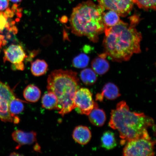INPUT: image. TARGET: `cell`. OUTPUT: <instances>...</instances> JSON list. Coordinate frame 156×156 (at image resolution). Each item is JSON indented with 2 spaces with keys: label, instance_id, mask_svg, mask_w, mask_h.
<instances>
[{
  "label": "cell",
  "instance_id": "obj_1",
  "mask_svg": "<svg viewBox=\"0 0 156 156\" xmlns=\"http://www.w3.org/2000/svg\"><path fill=\"white\" fill-rule=\"evenodd\" d=\"M130 20V24L120 20L115 26L105 29V54L112 61H128L133 54L141 52L142 36L136 28L139 17L134 16Z\"/></svg>",
  "mask_w": 156,
  "mask_h": 156
},
{
  "label": "cell",
  "instance_id": "obj_2",
  "mask_svg": "<svg viewBox=\"0 0 156 156\" xmlns=\"http://www.w3.org/2000/svg\"><path fill=\"white\" fill-rule=\"evenodd\" d=\"M111 115L109 125L119 133L121 145L141 138L151 139L147 129L155 125L153 119L144 113L131 112L125 101L119 102Z\"/></svg>",
  "mask_w": 156,
  "mask_h": 156
},
{
  "label": "cell",
  "instance_id": "obj_3",
  "mask_svg": "<svg viewBox=\"0 0 156 156\" xmlns=\"http://www.w3.org/2000/svg\"><path fill=\"white\" fill-rule=\"evenodd\" d=\"M105 10L99 5L88 1L80 3L73 9L70 19L72 33L78 36H86L94 43L106 28L103 17Z\"/></svg>",
  "mask_w": 156,
  "mask_h": 156
},
{
  "label": "cell",
  "instance_id": "obj_4",
  "mask_svg": "<svg viewBox=\"0 0 156 156\" xmlns=\"http://www.w3.org/2000/svg\"><path fill=\"white\" fill-rule=\"evenodd\" d=\"M47 81L48 91L57 97L58 113L64 116L75 109L74 97L80 88L77 73L71 70H54L49 75Z\"/></svg>",
  "mask_w": 156,
  "mask_h": 156
},
{
  "label": "cell",
  "instance_id": "obj_5",
  "mask_svg": "<svg viewBox=\"0 0 156 156\" xmlns=\"http://www.w3.org/2000/svg\"><path fill=\"white\" fill-rule=\"evenodd\" d=\"M123 150V155L151 156L155 155V141L141 138L128 142Z\"/></svg>",
  "mask_w": 156,
  "mask_h": 156
},
{
  "label": "cell",
  "instance_id": "obj_6",
  "mask_svg": "<svg viewBox=\"0 0 156 156\" xmlns=\"http://www.w3.org/2000/svg\"><path fill=\"white\" fill-rule=\"evenodd\" d=\"M75 109L82 115H88L94 108L98 107V105L94 102L92 94L87 88H79L76 92L74 98Z\"/></svg>",
  "mask_w": 156,
  "mask_h": 156
},
{
  "label": "cell",
  "instance_id": "obj_7",
  "mask_svg": "<svg viewBox=\"0 0 156 156\" xmlns=\"http://www.w3.org/2000/svg\"><path fill=\"white\" fill-rule=\"evenodd\" d=\"M16 97L9 86L0 81V119L5 122H13V119L10 113L9 105Z\"/></svg>",
  "mask_w": 156,
  "mask_h": 156
},
{
  "label": "cell",
  "instance_id": "obj_8",
  "mask_svg": "<svg viewBox=\"0 0 156 156\" xmlns=\"http://www.w3.org/2000/svg\"><path fill=\"white\" fill-rule=\"evenodd\" d=\"M99 5L104 10L115 12L120 16L125 17L131 11L133 0H98Z\"/></svg>",
  "mask_w": 156,
  "mask_h": 156
},
{
  "label": "cell",
  "instance_id": "obj_9",
  "mask_svg": "<svg viewBox=\"0 0 156 156\" xmlns=\"http://www.w3.org/2000/svg\"><path fill=\"white\" fill-rule=\"evenodd\" d=\"M4 53L5 60L14 64L15 69H24L23 62L27 55L22 46L18 44H11L4 50Z\"/></svg>",
  "mask_w": 156,
  "mask_h": 156
},
{
  "label": "cell",
  "instance_id": "obj_10",
  "mask_svg": "<svg viewBox=\"0 0 156 156\" xmlns=\"http://www.w3.org/2000/svg\"><path fill=\"white\" fill-rule=\"evenodd\" d=\"M12 136L13 140L18 144L16 148L17 149L23 145H32L37 141V133L33 131L27 132L16 130L13 132Z\"/></svg>",
  "mask_w": 156,
  "mask_h": 156
},
{
  "label": "cell",
  "instance_id": "obj_11",
  "mask_svg": "<svg viewBox=\"0 0 156 156\" xmlns=\"http://www.w3.org/2000/svg\"><path fill=\"white\" fill-rule=\"evenodd\" d=\"M121 96L119 88L114 83H107L104 85L102 93L96 95V100L102 102L104 97L108 100H113Z\"/></svg>",
  "mask_w": 156,
  "mask_h": 156
},
{
  "label": "cell",
  "instance_id": "obj_12",
  "mask_svg": "<svg viewBox=\"0 0 156 156\" xmlns=\"http://www.w3.org/2000/svg\"><path fill=\"white\" fill-rule=\"evenodd\" d=\"M73 136L74 140L77 143L81 145H85L90 141L91 132L87 126H78L74 129Z\"/></svg>",
  "mask_w": 156,
  "mask_h": 156
},
{
  "label": "cell",
  "instance_id": "obj_13",
  "mask_svg": "<svg viewBox=\"0 0 156 156\" xmlns=\"http://www.w3.org/2000/svg\"><path fill=\"white\" fill-rule=\"evenodd\" d=\"M106 56L105 53L103 54L94 58L91 62V67L93 71L99 75H104L110 69V64L105 59Z\"/></svg>",
  "mask_w": 156,
  "mask_h": 156
},
{
  "label": "cell",
  "instance_id": "obj_14",
  "mask_svg": "<svg viewBox=\"0 0 156 156\" xmlns=\"http://www.w3.org/2000/svg\"><path fill=\"white\" fill-rule=\"evenodd\" d=\"M88 116L90 122L95 126H102L106 122V114L104 111L99 108L98 107L93 109Z\"/></svg>",
  "mask_w": 156,
  "mask_h": 156
},
{
  "label": "cell",
  "instance_id": "obj_15",
  "mask_svg": "<svg viewBox=\"0 0 156 156\" xmlns=\"http://www.w3.org/2000/svg\"><path fill=\"white\" fill-rule=\"evenodd\" d=\"M41 94L40 89L34 85L27 86L23 91V96L25 100L32 103L37 102L40 98Z\"/></svg>",
  "mask_w": 156,
  "mask_h": 156
},
{
  "label": "cell",
  "instance_id": "obj_16",
  "mask_svg": "<svg viewBox=\"0 0 156 156\" xmlns=\"http://www.w3.org/2000/svg\"><path fill=\"white\" fill-rule=\"evenodd\" d=\"M42 106L48 110H57L58 99L54 94L48 91L43 96L42 99Z\"/></svg>",
  "mask_w": 156,
  "mask_h": 156
},
{
  "label": "cell",
  "instance_id": "obj_17",
  "mask_svg": "<svg viewBox=\"0 0 156 156\" xmlns=\"http://www.w3.org/2000/svg\"><path fill=\"white\" fill-rule=\"evenodd\" d=\"M102 147L107 150L114 149L117 146V142L114 133L107 131L103 133L101 138Z\"/></svg>",
  "mask_w": 156,
  "mask_h": 156
},
{
  "label": "cell",
  "instance_id": "obj_18",
  "mask_svg": "<svg viewBox=\"0 0 156 156\" xmlns=\"http://www.w3.org/2000/svg\"><path fill=\"white\" fill-rule=\"evenodd\" d=\"M48 67V64L44 60L37 59L31 64V73L35 76H40L46 73Z\"/></svg>",
  "mask_w": 156,
  "mask_h": 156
},
{
  "label": "cell",
  "instance_id": "obj_19",
  "mask_svg": "<svg viewBox=\"0 0 156 156\" xmlns=\"http://www.w3.org/2000/svg\"><path fill=\"white\" fill-rule=\"evenodd\" d=\"M82 81L87 85H91L96 83L97 77L96 73L91 68H87L82 70L80 73Z\"/></svg>",
  "mask_w": 156,
  "mask_h": 156
},
{
  "label": "cell",
  "instance_id": "obj_20",
  "mask_svg": "<svg viewBox=\"0 0 156 156\" xmlns=\"http://www.w3.org/2000/svg\"><path fill=\"white\" fill-rule=\"evenodd\" d=\"M120 16L115 12L109 10L103 13V20L104 24L107 27L115 26L119 22L120 20Z\"/></svg>",
  "mask_w": 156,
  "mask_h": 156
},
{
  "label": "cell",
  "instance_id": "obj_21",
  "mask_svg": "<svg viewBox=\"0 0 156 156\" xmlns=\"http://www.w3.org/2000/svg\"><path fill=\"white\" fill-rule=\"evenodd\" d=\"M26 102L19 98H15L9 103V110L11 116L14 117L22 112L24 110L23 103Z\"/></svg>",
  "mask_w": 156,
  "mask_h": 156
},
{
  "label": "cell",
  "instance_id": "obj_22",
  "mask_svg": "<svg viewBox=\"0 0 156 156\" xmlns=\"http://www.w3.org/2000/svg\"><path fill=\"white\" fill-rule=\"evenodd\" d=\"M89 61L90 58L86 54L81 53L73 58V64L75 68H85L88 65Z\"/></svg>",
  "mask_w": 156,
  "mask_h": 156
},
{
  "label": "cell",
  "instance_id": "obj_23",
  "mask_svg": "<svg viewBox=\"0 0 156 156\" xmlns=\"http://www.w3.org/2000/svg\"><path fill=\"white\" fill-rule=\"evenodd\" d=\"M134 3L139 8L147 11L149 9H156V0H133Z\"/></svg>",
  "mask_w": 156,
  "mask_h": 156
},
{
  "label": "cell",
  "instance_id": "obj_24",
  "mask_svg": "<svg viewBox=\"0 0 156 156\" xmlns=\"http://www.w3.org/2000/svg\"><path fill=\"white\" fill-rule=\"evenodd\" d=\"M6 16L3 12H0V31L3 30L7 25Z\"/></svg>",
  "mask_w": 156,
  "mask_h": 156
},
{
  "label": "cell",
  "instance_id": "obj_25",
  "mask_svg": "<svg viewBox=\"0 0 156 156\" xmlns=\"http://www.w3.org/2000/svg\"><path fill=\"white\" fill-rule=\"evenodd\" d=\"M9 5V0H0V11L5 10Z\"/></svg>",
  "mask_w": 156,
  "mask_h": 156
},
{
  "label": "cell",
  "instance_id": "obj_26",
  "mask_svg": "<svg viewBox=\"0 0 156 156\" xmlns=\"http://www.w3.org/2000/svg\"><path fill=\"white\" fill-rule=\"evenodd\" d=\"M11 2L14 3H18L20 2L22 0H10Z\"/></svg>",
  "mask_w": 156,
  "mask_h": 156
},
{
  "label": "cell",
  "instance_id": "obj_27",
  "mask_svg": "<svg viewBox=\"0 0 156 156\" xmlns=\"http://www.w3.org/2000/svg\"><path fill=\"white\" fill-rule=\"evenodd\" d=\"M10 156H21V155L20 154H17V153H15V152H14V153H12L10 155Z\"/></svg>",
  "mask_w": 156,
  "mask_h": 156
}]
</instances>
